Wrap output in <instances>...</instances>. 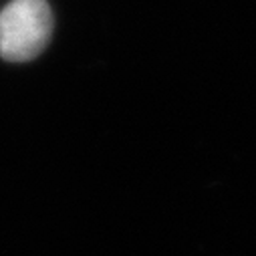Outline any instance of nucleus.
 I'll use <instances>...</instances> for the list:
<instances>
[{
    "instance_id": "nucleus-1",
    "label": "nucleus",
    "mask_w": 256,
    "mask_h": 256,
    "mask_svg": "<svg viewBox=\"0 0 256 256\" xmlns=\"http://www.w3.org/2000/svg\"><path fill=\"white\" fill-rule=\"evenodd\" d=\"M52 34V12L46 0H10L0 12V54L10 62L38 56Z\"/></svg>"
}]
</instances>
